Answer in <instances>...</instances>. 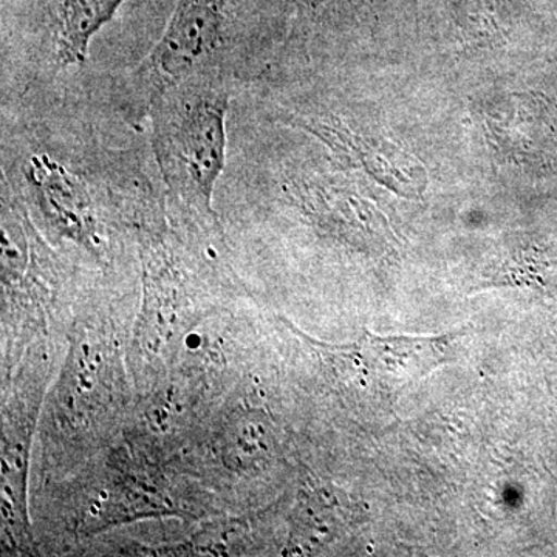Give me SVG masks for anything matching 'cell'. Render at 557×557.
<instances>
[{
  "label": "cell",
  "mask_w": 557,
  "mask_h": 557,
  "mask_svg": "<svg viewBox=\"0 0 557 557\" xmlns=\"http://www.w3.org/2000/svg\"><path fill=\"white\" fill-rule=\"evenodd\" d=\"M201 72L150 100L152 145L161 177L186 208L209 214L226 161L230 90Z\"/></svg>",
  "instance_id": "6da1fadb"
},
{
  "label": "cell",
  "mask_w": 557,
  "mask_h": 557,
  "mask_svg": "<svg viewBox=\"0 0 557 557\" xmlns=\"http://www.w3.org/2000/svg\"><path fill=\"white\" fill-rule=\"evenodd\" d=\"M223 0H180L156 49L138 70L150 100L168 87L205 72L225 38Z\"/></svg>",
  "instance_id": "7a4b0ae2"
},
{
  "label": "cell",
  "mask_w": 557,
  "mask_h": 557,
  "mask_svg": "<svg viewBox=\"0 0 557 557\" xmlns=\"http://www.w3.org/2000/svg\"><path fill=\"white\" fill-rule=\"evenodd\" d=\"M454 338L456 335L426 338L366 335L357 346L344 347L343 351L355 386L380 403H391L410 384L453 359L449 346Z\"/></svg>",
  "instance_id": "3957f363"
},
{
  "label": "cell",
  "mask_w": 557,
  "mask_h": 557,
  "mask_svg": "<svg viewBox=\"0 0 557 557\" xmlns=\"http://www.w3.org/2000/svg\"><path fill=\"white\" fill-rule=\"evenodd\" d=\"M28 183L42 207L76 237L91 236V199L83 178L49 153L33 156L27 164Z\"/></svg>",
  "instance_id": "277c9868"
},
{
  "label": "cell",
  "mask_w": 557,
  "mask_h": 557,
  "mask_svg": "<svg viewBox=\"0 0 557 557\" xmlns=\"http://www.w3.org/2000/svg\"><path fill=\"white\" fill-rule=\"evenodd\" d=\"M124 0H60L57 9L54 57L58 64H84L90 40L112 20Z\"/></svg>",
  "instance_id": "5b68a950"
}]
</instances>
